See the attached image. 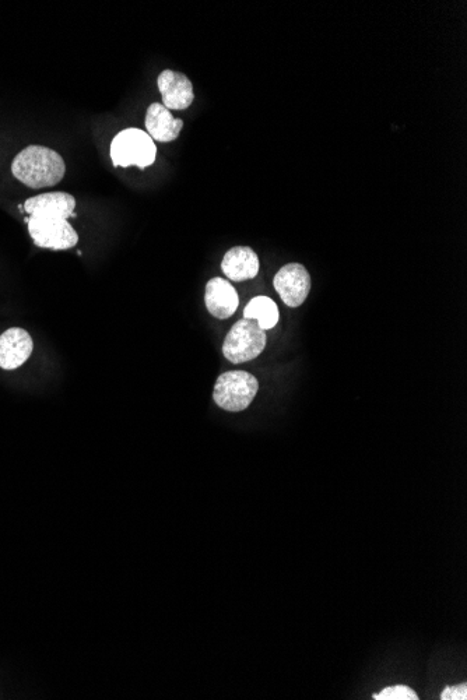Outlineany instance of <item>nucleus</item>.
Returning <instances> with one entry per match:
<instances>
[{
    "label": "nucleus",
    "instance_id": "f257e3e1",
    "mask_svg": "<svg viewBox=\"0 0 467 700\" xmlns=\"http://www.w3.org/2000/svg\"><path fill=\"white\" fill-rule=\"evenodd\" d=\"M14 178L28 188L41 189L58 185L65 177L66 165L61 154L44 146H28L14 157Z\"/></svg>",
    "mask_w": 467,
    "mask_h": 700
},
{
    "label": "nucleus",
    "instance_id": "f03ea898",
    "mask_svg": "<svg viewBox=\"0 0 467 700\" xmlns=\"http://www.w3.org/2000/svg\"><path fill=\"white\" fill-rule=\"evenodd\" d=\"M157 147L145 130L129 128L119 132L111 143V158L114 167L128 168L131 165L145 170L154 164Z\"/></svg>",
    "mask_w": 467,
    "mask_h": 700
},
{
    "label": "nucleus",
    "instance_id": "7ed1b4c3",
    "mask_svg": "<svg viewBox=\"0 0 467 700\" xmlns=\"http://www.w3.org/2000/svg\"><path fill=\"white\" fill-rule=\"evenodd\" d=\"M258 390V379L254 375L245 371H230L217 379L213 399L223 410L240 413L251 406Z\"/></svg>",
    "mask_w": 467,
    "mask_h": 700
},
{
    "label": "nucleus",
    "instance_id": "20e7f679",
    "mask_svg": "<svg viewBox=\"0 0 467 700\" xmlns=\"http://www.w3.org/2000/svg\"><path fill=\"white\" fill-rule=\"evenodd\" d=\"M268 337L254 319H241L228 332L223 354L233 364H244L258 358L265 350Z\"/></svg>",
    "mask_w": 467,
    "mask_h": 700
},
{
    "label": "nucleus",
    "instance_id": "39448f33",
    "mask_svg": "<svg viewBox=\"0 0 467 700\" xmlns=\"http://www.w3.org/2000/svg\"><path fill=\"white\" fill-rule=\"evenodd\" d=\"M28 232L38 248L66 251L79 242V235L66 218L55 216H30Z\"/></svg>",
    "mask_w": 467,
    "mask_h": 700
},
{
    "label": "nucleus",
    "instance_id": "423d86ee",
    "mask_svg": "<svg viewBox=\"0 0 467 700\" xmlns=\"http://www.w3.org/2000/svg\"><path fill=\"white\" fill-rule=\"evenodd\" d=\"M273 286L284 304L298 308L310 295L311 276L301 263H289L277 272Z\"/></svg>",
    "mask_w": 467,
    "mask_h": 700
},
{
    "label": "nucleus",
    "instance_id": "0eeeda50",
    "mask_svg": "<svg viewBox=\"0 0 467 700\" xmlns=\"http://www.w3.org/2000/svg\"><path fill=\"white\" fill-rule=\"evenodd\" d=\"M34 350L33 339L27 330L20 327L7 329L0 336V368L13 371L27 362Z\"/></svg>",
    "mask_w": 467,
    "mask_h": 700
},
{
    "label": "nucleus",
    "instance_id": "6e6552de",
    "mask_svg": "<svg viewBox=\"0 0 467 700\" xmlns=\"http://www.w3.org/2000/svg\"><path fill=\"white\" fill-rule=\"evenodd\" d=\"M158 90L163 97V105L167 109L184 111L191 107L195 94L191 80L182 73L174 70H164L157 80Z\"/></svg>",
    "mask_w": 467,
    "mask_h": 700
},
{
    "label": "nucleus",
    "instance_id": "1a4fd4ad",
    "mask_svg": "<svg viewBox=\"0 0 467 700\" xmlns=\"http://www.w3.org/2000/svg\"><path fill=\"white\" fill-rule=\"evenodd\" d=\"M205 304L210 315L217 319H230L240 305L237 290L227 280L212 279L207 283Z\"/></svg>",
    "mask_w": 467,
    "mask_h": 700
},
{
    "label": "nucleus",
    "instance_id": "9d476101",
    "mask_svg": "<svg viewBox=\"0 0 467 700\" xmlns=\"http://www.w3.org/2000/svg\"><path fill=\"white\" fill-rule=\"evenodd\" d=\"M76 199L65 192L42 193L26 200L24 210L30 216L76 217Z\"/></svg>",
    "mask_w": 467,
    "mask_h": 700
},
{
    "label": "nucleus",
    "instance_id": "9b49d317",
    "mask_svg": "<svg viewBox=\"0 0 467 700\" xmlns=\"http://www.w3.org/2000/svg\"><path fill=\"white\" fill-rule=\"evenodd\" d=\"M259 258L254 249L248 246H235L224 255L221 262V270L228 279L237 281H247L255 279L259 273Z\"/></svg>",
    "mask_w": 467,
    "mask_h": 700
},
{
    "label": "nucleus",
    "instance_id": "f8f14e48",
    "mask_svg": "<svg viewBox=\"0 0 467 700\" xmlns=\"http://www.w3.org/2000/svg\"><path fill=\"white\" fill-rule=\"evenodd\" d=\"M145 123L147 135L161 143L177 139L184 128V121L175 119L171 115L170 109L165 108L163 104H158V102H154L147 109Z\"/></svg>",
    "mask_w": 467,
    "mask_h": 700
},
{
    "label": "nucleus",
    "instance_id": "ddd939ff",
    "mask_svg": "<svg viewBox=\"0 0 467 700\" xmlns=\"http://www.w3.org/2000/svg\"><path fill=\"white\" fill-rule=\"evenodd\" d=\"M244 318L254 319L261 326V329H273L279 322V308L276 302L269 297H255L245 306Z\"/></svg>",
    "mask_w": 467,
    "mask_h": 700
},
{
    "label": "nucleus",
    "instance_id": "4468645a",
    "mask_svg": "<svg viewBox=\"0 0 467 700\" xmlns=\"http://www.w3.org/2000/svg\"><path fill=\"white\" fill-rule=\"evenodd\" d=\"M375 700H419V695L406 685L385 688L381 694L372 696Z\"/></svg>",
    "mask_w": 467,
    "mask_h": 700
},
{
    "label": "nucleus",
    "instance_id": "2eb2a0df",
    "mask_svg": "<svg viewBox=\"0 0 467 700\" xmlns=\"http://www.w3.org/2000/svg\"><path fill=\"white\" fill-rule=\"evenodd\" d=\"M442 700H466L467 699V685L462 684L458 687H447L444 689L441 695Z\"/></svg>",
    "mask_w": 467,
    "mask_h": 700
}]
</instances>
